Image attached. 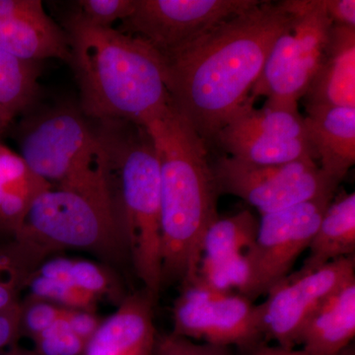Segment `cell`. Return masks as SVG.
I'll list each match as a JSON object with an SVG mask.
<instances>
[{
  "instance_id": "6da1fadb",
  "label": "cell",
  "mask_w": 355,
  "mask_h": 355,
  "mask_svg": "<svg viewBox=\"0 0 355 355\" xmlns=\"http://www.w3.org/2000/svg\"><path fill=\"white\" fill-rule=\"evenodd\" d=\"M289 19L280 1H261L186 50L159 55L173 108L207 147L249 102L270 49Z\"/></svg>"
},
{
  "instance_id": "7a4b0ae2",
  "label": "cell",
  "mask_w": 355,
  "mask_h": 355,
  "mask_svg": "<svg viewBox=\"0 0 355 355\" xmlns=\"http://www.w3.org/2000/svg\"><path fill=\"white\" fill-rule=\"evenodd\" d=\"M80 110L94 121L146 125L171 107L162 62L146 42L112 27L90 24L72 12L65 19Z\"/></svg>"
},
{
  "instance_id": "3957f363",
  "label": "cell",
  "mask_w": 355,
  "mask_h": 355,
  "mask_svg": "<svg viewBox=\"0 0 355 355\" xmlns=\"http://www.w3.org/2000/svg\"><path fill=\"white\" fill-rule=\"evenodd\" d=\"M146 127L160 163L163 286H184L198 277L203 236L219 217V193L207 144L172 105Z\"/></svg>"
},
{
  "instance_id": "277c9868",
  "label": "cell",
  "mask_w": 355,
  "mask_h": 355,
  "mask_svg": "<svg viewBox=\"0 0 355 355\" xmlns=\"http://www.w3.org/2000/svg\"><path fill=\"white\" fill-rule=\"evenodd\" d=\"M106 153L110 186L128 250L144 291L155 301L162 289L160 163L146 127L128 121H95Z\"/></svg>"
},
{
  "instance_id": "5b68a950",
  "label": "cell",
  "mask_w": 355,
  "mask_h": 355,
  "mask_svg": "<svg viewBox=\"0 0 355 355\" xmlns=\"http://www.w3.org/2000/svg\"><path fill=\"white\" fill-rule=\"evenodd\" d=\"M14 238L44 257L62 248L120 254L128 241L108 172L76 186L44 191Z\"/></svg>"
},
{
  "instance_id": "8992f818",
  "label": "cell",
  "mask_w": 355,
  "mask_h": 355,
  "mask_svg": "<svg viewBox=\"0 0 355 355\" xmlns=\"http://www.w3.org/2000/svg\"><path fill=\"white\" fill-rule=\"evenodd\" d=\"M16 130L26 164L58 188L83 183L106 169L101 139L80 108L62 104L28 114Z\"/></svg>"
},
{
  "instance_id": "52a82bcc",
  "label": "cell",
  "mask_w": 355,
  "mask_h": 355,
  "mask_svg": "<svg viewBox=\"0 0 355 355\" xmlns=\"http://www.w3.org/2000/svg\"><path fill=\"white\" fill-rule=\"evenodd\" d=\"M291 15L277 37L265 67L250 94V100L266 97V106L298 110L314 76L330 33L331 21L324 0H284Z\"/></svg>"
},
{
  "instance_id": "ba28073f",
  "label": "cell",
  "mask_w": 355,
  "mask_h": 355,
  "mask_svg": "<svg viewBox=\"0 0 355 355\" xmlns=\"http://www.w3.org/2000/svg\"><path fill=\"white\" fill-rule=\"evenodd\" d=\"M219 195L234 196L261 214L336 195L338 184L311 158L277 165H254L221 156L211 165Z\"/></svg>"
},
{
  "instance_id": "9c48e42d",
  "label": "cell",
  "mask_w": 355,
  "mask_h": 355,
  "mask_svg": "<svg viewBox=\"0 0 355 355\" xmlns=\"http://www.w3.org/2000/svg\"><path fill=\"white\" fill-rule=\"evenodd\" d=\"M259 3V0H135L132 13L119 31L141 39L161 58L170 57Z\"/></svg>"
},
{
  "instance_id": "30bf717a",
  "label": "cell",
  "mask_w": 355,
  "mask_h": 355,
  "mask_svg": "<svg viewBox=\"0 0 355 355\" xmlns=\"http://www.w3.org/2000/svg\"><path fill=\"white\" fill-rule=\"evenodd\" d=\"M173 335L246 350L263 343L259 307L246 296L218 291L196 277L182 286L173 307Z\"/></svg>"
},
{
  "instance_id": "8fae6325",
  "label": "cell",
  "mask_w": 355,
  "mask_h": 355,
  "mask_svg": "<svg viewBox=\"0 0 355 355\" xmlns=\"http://www.w3.org/2000/svg\"><path fill=\"white\" fill-rule=\"evenodd\" d=\"M249 102L218 135L214 142L231 157L254 165H277L311 158L317 161L304 116L298 110L254 108Z\"/></svg>"
},
{
  "instance_id": "7c38bea8",
  "label": "cell",
  "mask_w": 355,
  "mask_h": 355,
  "mask_svg": "<svg viewBox=\"0 0 355 355\" xmlns=\"http://www.w3.org/2000/svg\"><path fill=\"white\" fill-rule=\"evenodd\" d=\"M336 195L298 203L261 214L258 234L246 252L251 282L247 297L253 301L277 286L287 275L303 252L308 250L324 211Z\"/></svg>"
},
{
  "instance_id": "4fadbf2b",
  "label": "cell",
  "mask_w": 355,
  "mask_h": 355,
  "mask_svg": "<svg viewBox=\"0 0 355 355\" xmlns=\"http://www.w3.org/2000/svg\"><path fill=\"white\" fill-rule=\"evenodd\" d=\"M355 277L354 257L331 261L314 272L287 275L259 304V324L263 343L295 349L306 324L320 305L345 282Z\"/></svg>"
},
{
  "instance_id": "5bb4252c",
  "label": "cell",
  "mask_w": 355,
  "mask_h": 355,
  "mask_svg": "<svg viewBox=\"0 0 355 355\" xmlns=\"http://www.w3.org/2000/svg\"><path fill=\"white\" fill-rule=\"evenodd\" d=\"M153 303L146 291L123 298L119 309L88 340L84 355H153Z\"/></svg>"
},
{
  "instance_id": "9a60e30c",
  "label": "cell",
  "mask_w": 355,
  "mask_h": 355,
  "mask_svg": "<svg viewBox=\"0 0 355 355\" xmlns=\"http://www.w3.org/2000/svg\"><path fill=\"white\" fill-rule=\"evenodd\" d=\"M303 98L305 107L355 108V28L331 25L321 60Z\"/></svg>"
},
{
  "instance_id": "2e32d148",
  "label": "cell",
  "mask_w": 355,
  "mask_h": 355,
  "mask_svg": "<svg viewBox=\"0 0 355 355\" xmlns=\"http://www.w3.org/2000/svg\"><path fill=\"white\" fill-rule=\"evenodd\" d=\"M306 128L320 168L340 184L355 163V108L306 107Z\"/></svg>"
},
{
  "instance_id": "e0dca14e",
  "label": "cell",
  "mask_w": 355,
  "mask_h": 355,
  "mask_svg": "<svg viewBox=\"0 0 355 355\" xmlns=\"http://www.w3.org/2000/svg\"><path fill=\"white\" fill-rule=\"evenodd\" d=\"M355 336V277L320 305L306 324L300 345L308 354L336 355L352 345Z\"/></svg>"
},
{
  "instance_id": "ac0fdd59",
  "label": "cell",
  "mask_w": 355,
  "mask_h": 355,
  "mask_svg": "<svg viewBox=\"0 0 355 355\" xmlns=\"http://www.w3.org/2000/svg\"><path fill=\"white\" fill-rule=\"evenodd\" d=\"M0 51L25 62H40L50 58L69 60L67 34L44 8L0 19Z\"/></svg>"
},
{
  "instance_id": "d6986e66",
  "label": "cell",
  "mask_w": 355,
  "mask_h": 355,
  "mask_svg": "<svg viewBox=\"0 0 355 355\" xmlns=\"http://www.w3.org/2000/svg\"><path fill=\"white\" fill-rule=\"evenodd\" d=\"M53 188L26 164L20 154L0 146V233L15 237L44 191Z\"/></svg>"
},
{
  "instance_id": "ffe728a7",
  "label": "cell",
  "mask_w": 355,
  "mask_h": 355,
  "mask_svg": "<svg viewBox=\"0 0 355 355\" xmlns=\"http://www.w3.org/2000/svg\"><path fill=\"white\" fill-rule=\"evenodd\" d=\"M309 254L301 272H311L331 261L354 257L355 193H340L324 211L317 232L310 243Z\"/></svg>"
},
{
  "instance_id": "44dd1931",
  "label": "cell",
  "mask_w": 355,
  "mask_h": 355,
  "mask_svg": "<svg viewBox=\"0 0 355 355\" xmlns=\"http://www.w3.org/2000/svg\"><path fill=\"white\" fill-rule=\"evenodd\" d=\"M40 62H25L0 51V123L8 128L32 109L39 94Z\"/></svg>"
},
{
  "instance_id": "7402d4cb",
  "label": "cell",
  "mask_w": 355,
  "mask_h": 355,
  "mask_svg": "<svg viewBox=\"0 0 355 355\" xmlns=\"http://www.w3.org/2000/svg\"><path fill=\"white\" fill-rule=\"evenodd\" d=\"M259 223L249 209L218 217L203 236L202 260H223L246 253L256 241Z\"/></svg>"
},
{
  "instance_id": "603a6c76",
  "label": "cell",
  "mask_w": 355,
  "mask_h": 355,
  "mask_svg": "<svg viewBox=\"0 0 355 355\" xmlns=\"http://www.w3.org/2000/svg\"><path fill=\"white\" fill-rule=\"evenodd\" d=\"M42 257L22 243L0 246V310L17 303L18 291L27 284Z\"/></svg>"
},
{
  "instance_id": "cb8c5ba5",
  "label": "cell",
  "mask_w": 355,
  "mask_h": 355,
  "mask_svg": "<svg viewBox=\"0 0 355 355\" xmlns=\"http://www.w3.org/2000/svg\"><path fill=\"white\" fill-rule=\"evenodd\" d=\"M31 297L49 301L67 309L89 310L94 308L96 300L92 294L73 286L60 284L33 272L27 284Z\"/></svg>"
},
{
  "instance_id": "d4e9b609",
  "label": "cell",
  "mask_w": 355,
  "mask_h": 355,
  "mask_svg": "<svg viewBox=\"0 0 355 355\" xmlns=\"http://www.w3.org/2000/svg\"><path fill=\"white\" fill-rule=\"evenodd\" d=\"M67 310L50 328L34 338L39 355L84 354L87 343L70 329L65 318Z\"/></svg>"
},
{
  "instance_id": "484cf974",
  "label": "cell",
  "mask_w": 355,
  "mask_h": 355,
  "mask_svg": "<svg viewBox=\"0 0 355 355\" xmlns=\"http://www.w3.org/2000/svg\"><path fill=\"white\" fill-rule=\"evenodd\" d=\"M76 13L90 24L109 28L132 13L135 0H78Z\"/></svg>"
},
{
  "instance_id": "4316f807",
  "label": "cell",
  "mask_w": 355,
  "mask_h": 355,
  "mask_svg": "<svg viewBox=\"0 0 355 355\" xmlns=\"http://www.w3.org/2000/svg\"><path fill=\"white\" fill-rule=\"evenodd\" d=\"M20 331L23 330L33 338L41 335L64 314L67 308L60 307L41 299L30 298L21 305Z\"/></svg>"
},
{
  "instance_id": "83f0119b",
  "label": "cell",
  "mask_w": 355,
  "mask_h": 355,
  "mask_svg": "<svg viewBox=\"0 0 355 355\" xmlns=\"http://www.w3.org/2000/svg\"><path fill=\"white\" fill-rule=\"evenodd\" d=\"M71 277L74 286L96 298L107 295L112 291L108 273L92 261L72 260Z\"/></svg>"
},
{
  "instance_id": "f1b7e54d",
  "label": "cell",
  "mask_w": 355,
  "mask_h": 355,
  "mask_svg": "<svg viewBox=\"0 0 355 355\" xmlns=\"http://www.w3.org/2000/svg\"><path fill=\"white\" fill-rule=\"evenodd\" d=\"M154 355H229L227 347L197 343L170 334L156 340Z\"/></svg>"
},
{
  "instance_id": "f546056e",
  "label": "cell",
  "mask_w": 355,
  "mask_h": 355,
  "mask_svg": "<svg viewBox=\"0 0 355 355\" xmlns=\"http://www.w3.org/2000/svg\"><path fill=\"white\" fill-rule=\"evenodd\" d=\"M65 318L71 331L86 343L101 324L94 313L89 310L67 309Z\"/></svg>"
},
{
  "instance_id": "4dcf8cb0",
  "label": "cell",
  "mask_w": 355,
  "mask_h": 355,
  "mask_svg": "<svg viewBox=\"0 0 355 355\" xmlns=\"http://www.w3.org/2000/svg\"><path fill=\"white\" fill-rule=\"evenodd\" d=\"M21 311L19 303L0 310V352L9 347L20 331Z\"/></svg>"
},
{
  "instance_id": "1f68e13d",
  "label": "cell",
  "mask_w": 355,
  "mask_h": 355,
  "mask_svg": "<svg viewBox=\"0 0 355 355\" xmlns=\"http://www.w3.org/2000/svg\"><path fill=\"white\" fill-rule=\"evenodd\" d=\"M71 266L72 260L62 258L53 259V260L46 261L37 268L35 272L44 279L67 284V286H76L72 282Z\"/></svg>"
},
{
  "instance_id": "d6a6232c",
  "label": "cell",
  "mask_w": 355,
  "mask_h": 355,
  "mask_svg": "<svg viewBox=\"0 0 355 355\" xmlns=\"http://www.w3.org/2000/svg\"><path fill=\"white\" fill-rule=\"evenodd\" d=\"M326 11L334 25L355 28L354 0H324Z\"/></svg>"
},
{
  "instance_id": "836d02e7",
  "label": "cell",
  "mask_w": 355,
  "mask_h": 355,
  "mask_svg": "<svg viewBox=\"0 0 355 355\" xmlns=\"http://www.w3.org/2000/svg\"><path fill=\"white\" fill-rule=\"evenodd\" d=\"M43 8L40 0H0V19L18 17Z\"/></svg>"
},
{
  "instance_id": "e575fe53",
  "label": "cell",
  "mask_w": 355,
  "mask_h": 355,
  "mask_svg": "<svg viewBox=\"0 0 355 355\" xmlns=\"http://www.w3.org/2000/svg\"><path fill=\"white\" fill-rule=\"evenodd\" d=\"M243 355H314L308 354L303 349H286L279 345H270L266 343H261L251 349L243 350ZM336 355H355L352 345Z\"/></svg>"
},
{
  "instance_id": "d590c367",
  "label": "cell",
  "mask_w": 355,
  "mask_h": 355,
  "mask_svg": "<svg viewBox=\"0 0 355 355\" xmlns=\"http://www.w3.org/2000/svg\"><path fill=\"white\" fill-rule=\"evenodd\" d=\"M6 128L3 127V125L0 123V146H1V137L3 132H6Z\"/></svg>"
}]
</instances>
